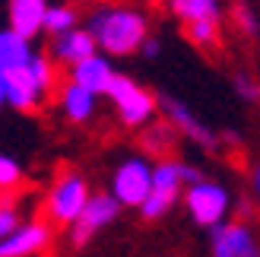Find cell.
<instances>
[{"label": "cell", "mask_w": 260, "mask_h": 257, "mask_svg": "<svg viewBox=\"0 0 260 257\" xmlns=\"http://www.w3.org/2000/svg\"><path fill=\"white\" fill-rule=\"evenodd\" d=\"M251 190H254V200H257V207H260V162L251 169Z\"/></svg>", "instance_id": "26"}, {"label": "cell", "mask_w": 260, "mask_h": 257, "mask_svg": "<svg viewBox=\"0 0 260 257\" xmlns=\"http://www.w3.org/2000/svg\"><path fill=\"white\" fill-rule=\"evenodd\" d=\"M32 54H35V42H32V38L19 35L16 29H10V25L0 29V73L25 67Z\"/></svg>", "instance_id": "16"}, {"label": "cell", "mask_w": 260, "mask_h": 257, "mask_svg": "<svg viewBox=\"0 0 260 257\" xmlns=\"http://www.w3.org/2000/svg\"><path fill=\"white\" fill-rule=\"evenodd\" d=\"M159 111H162V118L172 124L181 137H187L190 143H197L200 149H219V143H222V134L213 131L210 124H203L181 99L162 95V99H159Z\"/></svg>", "instance_id": "9"}, {"label": "cell", "mask_w": 260, "mask_h": 257, "mask_svg": "<svg viewBox=\"0 0 260 257\" xmlns=\"http://www.w3.org/2000/svg\"><path fill=\"white\" fill-rule=\"evenodd\" d=\"M210 254L213 257H260V241L248 222L222 219L210 226Z\"/></svg>", "instance_id": "10"}, {"label": "cell", "mask_w": 260, "mask_h": 257, "mask_svg": "<svg viewBox=\"0 0 260 257\" xmlns=\"http://www.w3.org/2000/svg\"><path fill=\"white\" fill-rule=\"evenodd\" d=\"M54 95H57V108H60V114H63L70 124H89V121L95 118L99 95L92 92V89H86V86H80V83L67 80V83L57 86Z\"/></svg>", "instance_id": "12"}, {"label": "cell", "mask_w": 260, "mask_h": 257, "mask_svg": "<svg viewBox=\"0 0 260 257\" xmlns=\"http://www.w3.org/2000/svg\"><path fill=\"white\" fill-rule=\"evenodd\" d=\"M45 13L48 0H7V25L32 42L45 35Z\"/></svg>", "instance_id": "15"}, {"label": "cell", "mask_w": 260, "mask_h": 257, "mask_svg": "<svg viewBox=\"0 0 260 257\" xmlns=\"http://www.w3.org/2000/svg\"><path fill=\"white\" fill-rule=\"evenodd\" d=\"M111 76H114V63H111L108 54H102V51H92L89 57H83V60H76V63L67 67V80L92 89L95 95H105Z\"/></svg>", "instance_id": "14"}, {"label": "cell", "mask_w": 260, "mask_h": 257, "mask_svg": "<svg viewBox=\"0 0 260 257\" xmlns=\"http://www.w3.org/2000/svg\"><path fill=\"white\" fill-rule=\"evenodd\" d=\"M105 95L111 99L114 105V114H118V121L130 131H140V127H146L155 111H159V95H152L149 89H143L137 80H130V76L118 73L114 70L111 83L105 89Z\"/></svg>", "instance_id": "3"}, {"label": "cell", "mask_w": 260, "mask_h": 257, "mask_svg": "<svg viewBox=\"0 0 260 257\" xmlns=\"http://www.w3.org/2000/svg\"><path fill=\"white\" fill-rule=\"evenodd\" d=\"M86 29L92 32L95 48L102 54L114 57H130L137 54L143 38L149 35V16L140 7L127 4H102L92 7L86 16Z\"/></svg>", "instance_id": "1"}, {"label": "cell", "mask_w": 260, "mask_h": 257, "mask_svg": "<svg viewBox=\"0 0 260 257\" xmlns=\"http://www.w3.org/2000/svg\"><path fill=\"white\" fill-rule=\"evenodd\" d=\"M232 25H235L238 35H244V38H257L260 35V16L254 13V7L248 0L232 4Z\"/></svg>", "instance_id": "21"}, {"label": "cell", "mask_w": 260, "mask_h": 257, "mask_svg": "<svg viewBox=\"0 0 260 257\" xmlns=\"http://www.w3.org/2000/svg\"><path fill=\"white\" fill-rule=\"evenodd\" d=\"M184 207L190 213V219L210 229L216 222L229 219V210H232V194L225 184L213 181V178H200V181H193L184 187Z\"/></svg>", "instance_id": "6"}, {"label": "cell", "mask_w": 260, "mask_h": 257, "mask_svg": "<svg viewBox=\"0 0 260 257\" xmlns=\"http://www.w3.org/2000/svg\"><path fill=\"white\" fill-rule=\"evenodd\" d=\"M181 194H184V162L162 156L152 165L149 194H146V200H143L137 210L143 213V219H162V216L178 203Z\"/></svg>", "instance_id": "5"}, {"label": "cell", "mask_w": 260, "mask_h": 257, "mask_svg": "<svg viewBox=\"0 0 260 257\" xmlns=\"http://www.w3.org/2000/svg\"><path fill=\"white\" fill-rule=\"evenodd\" d=\"M168 10L181 25L193 19H219V0H168Z\"/></svg>", "instance_id": "18"}, {"label": "cell", "mask_w": 260, "mask_h": 257, "mask_svg": "<svg viewBox=\"0 0 260 257\" xmlns=\"http://www.w3.org/2000/svg\"><path fill=\"white\" fill-rule=\"evenodd\" d=\"M152 184V162L143 156L124 159L111 175V194L121 207H140Z\"/></svg>", "instance_id": "8"}, {"label": "cell", "mask_w": 260, "mask_h": 257, "mask_svg": "<svg viewBox=\"0 0 260 257\" xmlns=\"http://www.w3.org/2000/svg\"><path fill=\"white\" fill-rule=\"evenodd\" d=\"M159 51H162L159 38H155V35L149 32L146 38H143V45H140V51H137V54H143V57H155V54H159Z\"/></svg>", "instance_id": "25"}, {"label": "cell", "mask_w": 260, "mask_h": 257, "mask_svg": "<svg viewBox=\"0 0 260 257\" xmlns=\"http://www.w3.org/2000/svg\"><path fill=\"white\" fill-rule=\"evenodd\" d=\"M219 19H193L184 25V35L190 38L197 48H216L219 45Z\"/></svg>", "instance_id": "20"}, {"label": "cell", "mask_w": 260, "mask_h": 257, "mask_svg": "<svg viewBox=\"0 0 260 257\" xmlns=\"http://www.w3.org/2000/svg\"><path fill=\"white\" fill-rule=\"evenodd\" d=\"M67 4H89V0H67Z\"/></svg>", "instance_id": "28"}, {"label": "cell", "mask_w": 260, "mask_h": 257, "mask_svg": "<svg viewBox=\"0 0 260 257\" xmlns=\"http://www.w3.org/2000/svg\"><path fill=\"white\" fill-rule=\"evenodd\" d=\"M4 76H7V105L13 111H22V114L42 108L57 92V80H60L54 57L42 54V51H35L25 67L10 70Z\"/></svg>", "instance_id": "2"}, {"label": "cell", "mask_w": 260, "mask_h": 257, "mask_svg": "<svg viewBox=\"0 0 260 257\" xmlns=\"http://www.w3.org/2000/svg\"><path fill=\"white\" fill-rule=\"evenodd\" d=\"M7 105V76L0 73V108Z\"/></svg>", "instance_id": "27"}, {"label": "cell", "mask_w": 260, "mask_h": 257, "mask_svg": "<svg viewBox=\"0 0 260 257\" xmlns=\"http://www.w3.org/2000/svg\"><path fill=\"white\" fill-rule=\"evenodd\" d=\"M232 86H235V95L241 102H248V105H257V102H260V80H257V76H251V73H235Z\"/></svg>", "instance_id": "24"}, {"label": "cell", "mask_w": 260, "mask_h": 257, "mask_svg": "<svg viewBox=\"0 0 260 257\" xmlns=\"http://www.w3.org/2000/svg\"><path fill=\"white\" fill-rule=\"evenodd\" d=\"M118 213H121V203L114 200L111 190H108V194H89L86 207H83L80 216L70 222V241H73L76 248L89 245V241H92L102 229L118 219Z\"/></svg>", "instance_id": "7"}, {"label": "cell", "mask_w": 260, "mask_h": 257, "mask_svg": "<svg viewBox=\"0 0 260 257\" xmlns=\"http://www.w3.org/2000/svg\"><path fill=\"white\" fill-rule=\"evenodd\" d=\"M22 181H25L22 165L13 156H7V152H0V194H16Z\"/></svg>", "instance_id": "22"}, {"label": "cell", "mask_w": 260, "mask_h": 257, "mask_svg": "<svg viewBox=\"0 0 260 257\" xmlns=\"http://www.w3.org/2000/svg\"><path fill=\"white\" fill-rule=\"evenodd\" d=\"M22 222V213L16 207V194H0V238L13 232Z\"/></svg>", "instance_id": "23"}, {"label": "cell", "mask_w": 260, "mask_h": 257, "mask_svg": "<svg viewBox=\"0 0 260 257\" xmlns=\"http://www.w3.org/2000/svg\"><path fill=\"white\" fill-rule=\"evenodd\" d=\"M89 181L76 169H63L45 194V219L51 226H70L89 200Z\"/></svg>", "instance_id": "4"}, {"label": "cell", "mask_w": 260, "mask_h": 257, "mask_svg": "<svg viewBox=\"0 0 260 257\" xmlns=\"http://www.w3.org/2000/svg\"><path fill=\"white\" fill-rule=\"evenodd\" d=\"M175 137H178V131L168 121H149L146 127H140V143H143V152L146 156H168L172 152V146H175Z\"/></svg>", "instance_id": "17"}, {"label": "cell", "mask_w": 260, "mask_h": 257, "mask_svg": "<svg viewBox=\"0 0 260 257\" xmlns=\"http://www.w3.org/2000/svg\"><path fill=\"white\" fill-rule=\"evenodd\" d=\"M51 222L48 219H22L13 232L0 238V257H38L51 245Z\"/></svg>", "instance_id": "11"}, {"label": "cell", "mask_w": 260, "mask_h": 257, "mask_svg": "<svg viewBox=\"0 0 260 257\" xmlns=\"http://www.w3.org/2000/svg\"><path fill=\"white\" fill-rule=\"evenodd\" d=\"M92 51H99L92 32H89L86 25H73V29H67V32L51 35V51H48V54L54 57L57 67H70V63L89 57Z\"/></svg>", "instance_id": "13"}, {"label": "cell", "mask_w": 260, "mask_h": 257, "mask_svg": "<svg viewBox=\"0 0 260 257\" xmlns=\"http://www.w3.org/2000/svg\"><path fill=\"white\" fill-rule=\"evenodd\" d=\"M73 25H80V10L73 4H48L45 13V35H57V32H67Z\"/></svg>", "instance_id": "19"}]
</instances>
